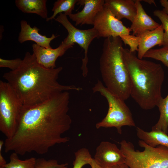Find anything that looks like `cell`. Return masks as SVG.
<instances>
[{
    "label": "cell",
    "instance_id": "cell-1",
    "mask_svg": "<svg viewBox=\"0 0 168 168\" xmlns=\"http://www.w3.org/2000/svg\"><path fill=\"white\" fill-rule=\"evenodd\" d=\"M69 100V93L65 91L40 104L22 106L15 133L4 142L5 152L44 154L54 145L68 142L69 138L63 135L72 122Z\"/></svg>",
    "mask_w": 168,
    "mask_h": 168
},
{
    "label": "cell",
    "instance_id": "cell-2",
    "mask_svg": "<svg viewBox=\"0 0 168 168\" xmlns=\"http://www.w3.org/2000/svg\"><path fill=\"white\" fill-rule=\"evenodd\" d=\"M62 69L61 67L46 68L37 62L33 53L27 52L19 68L5 73L3 77L23 106L30 107L45 102L61 92L82 89L74 85L58 83V76Z\"/></svg>",
    "mask_w": 168,
    "mask_h": 168
},
{
    "label": "cell",
    "instance_id": "cell-3",
    "mask_svg": "<svg viewBox=\"0 0 168 168\" xmlns=\"http://www.w3.org/2000/svg\"><path fill=\"white\" fill-rule=\"evenodd\" d=\"M123 59L131 81V96L144 110L156 106L163 97L165 72L161 64L138 58L136 52L122 48Z\"/></svg>",
    "mask_w": 168,
    "mask_h": 168
},
{
    "label": "cell",
    "instance_id": "cell-4",
    "mask_svg": "<svg viewBox=\"0 0 168 168\" xmlns=\"http://www.w3.org/2000/svg\"><path fill=\"white\" fill-rule=\"evenodd\" d=\"M122 41L119 37L106 38L100 59V68L105 87L125 100L130 96L131 81L122 56Z\"/></svg>",
    "mask_w": 168,
    "mask_h": 168
},
{
    "label": "cell",
    "instance_id": "cell-5",
    "mask_svg": "<svg viewBox=\"0 0 168 168\" xmlns=\"http://www.w3.org/2000/svg\"><path fill=\"white\" fill-rule=\"evenodd\" d=\"M138 143L143 151L136 150L130 142L123 140L120 142L125 163L130 168H168V147H151L140 140Z\"/></svg>",
    "mask_w": 168,
    "mask_h": 168
},
{
    "label": "cell",
    "instance_id": "cell-6",
    "mask_svg": "<svg viewBox=\"0 0 168 168\" xmlns=\"http://www.w3.org/2000/svg\"><path fill=\"white\" fill-rule=\"evenodd\" d=\"M92 90L94 93L99 92L104 97L108 105L106 115L103 119L96 124L97 128L114 127L118 132L121 134L123 126H136L131 111L124 100L113 94L100 80H98Z\"/></svg>",
    "mask_w": 168,
    "mask_h": 168
},
{
    "label": "cell",
    "instance_id": "cell-7",
    "mask_svg": "<svg viewBox=\"0 0 168 168\" xmlns=\"http://www.w3.org/2000/svg\"><path fill=\"white\" fill-rule=\"evenodd\" d=\"M23 106L7 82L0 81V130L8 138L16 129Z\"/></svg>",
    "mask_w": 168,
    "mask_h": 168
},
{
    "label": "cell",
    "instance_id": "cell-8",
    "mask_svg": "<svg viewBox=\"0 0 168 168\" xmlns=\"http://www.w3.org/2000/svg\"><path fill=\"white\" fill-rule=\"evenodd\" d=\"M55 20L61 24L68 32L67 37L63 41L69 45H74V43H76L84 50V56L82 59L81 69L83 77H86L88 72L87 64L89 47L94 39L99 38L98 32L93 27L84 30L75 27L68 20L67 16L63 13H60Z\"/></svg>",
    "mask_w": 168,
    "mask_h": 168
},
{
    "label": "cell",
    "instance_id": "cell-9",
    "mask_svg": "<svg viewBox=\"0 0 168 168\" xmlns=\"http://www.w3.org/2000/svg\"><path fill=\"white\" fill-rule=\"evenodd\" d=\"M93 25L99 38L120 37L130 34L131 31L115 17L105 4L96 16Z\"/></svg>",
    "mask_w": 168,
    "mask_h": 168
},
{
    "label": "cell",
    "instance_id": "cell-10",
    "mask_svg": "<svg viewBox=\"0 0 168 168\" xmlns=\"http://www.w3.org/2000/svg\"><path fill=\"white\" fill-rule=\"evenodd\" d=\"M94 160L103 168L125 163V157L120 149L115 144L103 141L97 147Z\"/></svg>",
    "mask_w": 168,
    "mask_h": 168
},
{
    "label": "cell",
    "instance_id": "cell-11",
    "mask_svg": "<svg viewBox=\"0 0 168 168\" xmlns=\"http://www.w3.org/2000/svg\"><path fill=\"white\" fill-rule=\"evenodd\" d=\"M74 45L66 44L63 41L56 48H46L36 44L32 45L33 53L37 62L44 67L48 69L55 68L57 58L62 56L69 49Z\"/></svg>",
    "mask_w": 168,
    "mask_h": 168
},
{
    "label": "cell",
    "instance_id": "cell-12",
    "mask_svg": "<svg viewBox=\"0 0 168 168\" xmlns=\"http://www.w3.org/2000/svg\"><path fill=\"white\" fill-rule=\"evenodd\" d=\"M78 4L83 6L82 9L77 13L68 15L75 23V25H93L94 19L105 3L104 0H78Z\"/></svg>",
    "mask_w": 168,
    "mask_h": 168
},
{
    "label": "cell",
    "instance_id": "cell-13",
    "mask_svg": "<svg viewBox=\"0 0 168 168\" xmlns=\"http://www.w3.org/2000/svg\"><path fill=\"white\" fill-rule=\"evenodd\" d=\"M21 31L19 33L18 40L21 44L27 41L35 42L37 45L46 48H51L50 44L53 40L59 35L56 36L53 34L50 37L42 35L39 33L40 29L34 26L31 27L27 22L22 20L21 21Z\"/></svg>",
    "mask_w": 168,
    "mask_h": 168
},
{
    "label": "cell",
    "instance_id": "cell-14",
    "mask_svg": "<svg viewBox=\"0 0 168 168\" xmlns=\"http://www.w3.org/2000/svg\"><path fill=\"white\" fill-rule=\"evenodd\" d=\"M136 14L129 28L133 35L138 36L143 33L155 30L160 25L148 15L144 10L140 0H136Z\"/></svg>",
    "mask_w": 168,
    "mask_h": 168
},
{
    "label": "cell",
    "instance_id": "cell-15",
    "mask_svg": "<svg viewBox=\"0 0 168 168\" xmlns=\"http://www.w3.org/2000/svg\"><path fill=\"white\" fill-rule=\"evenodd\" d=\"M164 30L162 25L155 30L145 32L138 36L140 41L138 46V57L142 59L145 54L156 45H162Z\"/></svg>",
    "mask_w": 168,
    "mask_h": 168
},
{
    "label": "cell",
    "instance_id": "cell-16",
    "mask_svg": "<svg viewBox=\"0 0 168 168\" xmlns=\"http://www.w3.org/2000/svg\"><path fill=\"white\" fill-rule=\"evenodd\" d=\"M105 4L119 20L125 18L132 22L136 14L135 0H105Z\"/></svg>",
    "mask_w": 168,
    "mask_h": 168
},
{
    "label": "cell",
    "instance_id": "cell-17",
    "mask_svg": "<svg viewBox=\"0 0 168 168\" xmlns=\"http://www.w3.org/2000/svg\"><path fill=\"white\" fill-rule=\"evenodd\" d=\"M46 0H16V7L22 12L38 15L43 19L48 17Z\"/></svg>",
    "mask_w": 168,
    "mask_h": 168
},
{
    "label": "cell",
    "instance_id": "cell-18",
    "mask_svg": "<svg viewBox=\"0 0 168 168\" xmlns=\"http://www.w3.org/2000/svg\"><path fill=\"white\" fill-rule=\"evenodd\" d=\"M138 138L149 146L156 147L161 145L168 147L167 134L160 131H145L139 127L136 128Z\"/></svg>",
    "mask_w": 168,
    "mask_h": 168
},
{
    "label": "cell",
    "instance_id": "cell-19",
    "mask_svg": "<svg viewBox=\"0 0 168 168\" xmlns=\"http://www.w3.org/2000/svg\"><path fill=\"white\" fill-rule=\"evenodd\" d=\"M156 106L160 113L157 123L152 128V130L160 131L167 134L168 132V93L165 98H162Z\"/></svg>",
    "mask_w": 168,
    "mask_h": 168
},
{
    "label": "cell",
    "instance_id": "cell-20",
    "mask_svg": "<svg viewBox=\"0 0 168 168\" xmlns=\"http://www.w3.org/2000/svg\"><path fill=\"white\" fill-rule=\"evenodd\" d=\"M78 0H58L54 2L52 11L53 12V15L46 19L47 21L55 19L58 14L64 12L66 16L72 13L75 4Z\"/></svg>",
    "mask_w": 168,
    "mask_h": 168
},
{
    "label": "cell",
    "instance_id": "cell-21",
    "mask_svg": "<svg viewBox=\"0 0 168 168\" xmlns=\"http://www.w3.org/2000/svg\"><path fill=\"white\" fill-rule=\"evenodd\" d=\"M18 155L13 152L10 156V161L6 164L5 168H34L36 158L32 157L22 160Z\"/></svg>",
    "mask_w": 168,
    "mask_h": 168
},
{
    "label": "cell",
    "instance_id": "cell-22",
    "mask_svg": "<svg viewBox=\"0 0 168 168\" xmlns=\"http://www.w3.org/2000/svg\"><path fill=\"white\" fill-rule=\"evenodd\" d=\"M75 159L73 163V168H82L87 164H90L92 158L89 150L82 148L75 153Z\"/></svg>",
    "mask_w": 168,
    "mask_h": 168
},
{
    "label": "cell",
    "instance_id": "cell-23",
    "mask_svg": "<svg viewBox=\"0 0 168 168\" xmlns=\"http://www.w3.org/2000/svg\"><path fill=\"white\" fill-rule=\"evenodd\" d=\"M143 58H150L159 61L168 68V47L152 49L145 54Z\"/></svg>",
    "mask_w": 168,
    "mask_h": 168
},
{
    "label": "cell",
    "instance_id": "cell-24",
    "mask_svg": "<svg viewBox=\"0 0 168 168\" xmlns=\"http://www.w3.org/2000/svg\"><path fill=\"white\" fill-rule=\"evenodd\" d=\"M68 166V163L59 164L55 159L40 158L36 159L34 168H67Z\"/></svg>",
    "mask_w": 168,
    "mask_h": 168
},
{
    "label": "cell",
    "instance_id": "cell-25",
    "mask_svg": "<svg viewBox=\"0 0 168 168\" xmlns=\"http://www.w3.org/2000/svg\"><path fill=\"white\" fill-rule=\"evenodd\" d=\"M153 15L160 19L164 31L162 46L163 47H168V15L162 10L154 11Z\"/></svg>",
    "mask_w": 168,
    "mask_h": 168
},
{
    "label": "cell",
    "instance_id": "cell-26",
    "mask_svg": "<svg viewBox=\"0 0 168 168\" xmlns=\"http://www.w3.org/2000/svg\"><path fill=\"white\" fill-rule=\"evenodd\" d=\"M119 37L125 44H128L129 46V50L131 52L138 51L139 37L130 34L121 35Z\"/></svg>",
    "mask_w": 168,
    "mask_h": 168
},
{
    "label": "cell",
    "instance_id": "cell-27",
    "mask_svg": "<svg viewBox=\"0 0 168 168\" xmlns=\"http://www.w3.org/2000/svg\"><path fill=\"white\" fill-rule=\"evenodd\" d=\"M22 59L16 58L11 60H7L0 58V67L8 68L14 71L17 69L21 65Z\"/></svg>",
    "mask_w": 168,
    "mask_h": 168
},
{
    "label": "cell",
    "instance_id": "cell-28",
    "mask_svg": "<svg viewBox=\"0 0 168 168\" xmlns=\"http://www.w3.org/2000/svg\"><path fill=\"white\" fill-rule=\"evenodd\" d=\"M160 2L163 7L162 10L168 15V1L167 0H160Z\"/></svg>",
    "mask_w": 168,
    "mask_h": 168
},
{
    "label": "cell",
    "instance_id": "cell-29",
    "mask_svg": "<svg viewBox=\"0 0 168 168\" xmlns=\"http://www.w3.org/2000/svg\"><path fill=\"white\" fill-rule=\"evenodd\" d=\"M107 168H130L125 163L112 166Z\"/></svg>",
    "mask_w": 168,
    "mask_h": 168
},
{
    "label": "cell",
    "instance_id": "cell-30",
    "mask_svg": "<svg viewBox=\"0 0 168 168\" xmlns=\"http://www.w3.org/2000/svg\"><path fill=\"white\" fill-rule=\"evenodd\" d=\"M89 165L91 166V168H103L96 163L93 158Z\"/></svg>",
    "mask_w": 168,
    "mask_h": 168
},
{
    "label": "cell",
    "instance_id": "cell-31",
    "mask_svg": "<svg viewBox=\"0 0 168 168\" xmlns=\"http://www.w3.org/2000/svg\"><path fill=\"white\" fill-rule=\"evenodd\" d=\"M144 2H147L149 4H154L156 6V3L155 2V1L153 0H142Z\"/></svg>",
    "mask_w": 168,
    "mask_h": 168
}]
</instances>
